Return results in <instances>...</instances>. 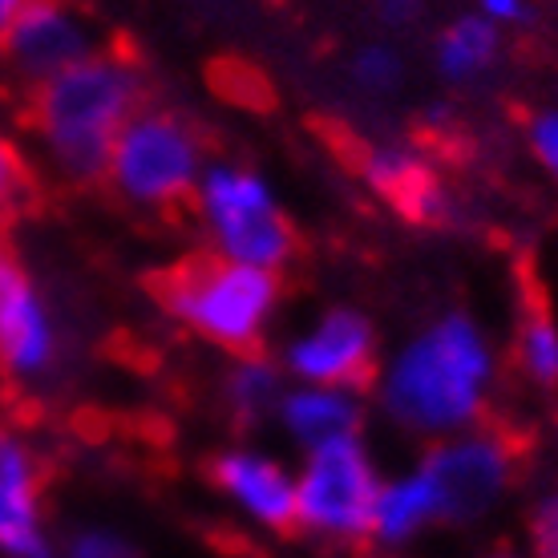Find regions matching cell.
I'll return each instance as SVG.
<instances>
[{"mask_svg": "<svg viewBox=\"0 0 558 558\" xmlns=\"http://www.w3.org/2000/svg\"><path fill=\"white\" fill-rule=\"evenodd\" d=\"M502 389V349L470 312H441L377 364L373 405L413 441H441L486 425Z\"/></svg>", "mask_w": 558, "mask_h": 558, "instance_id": "1", "label": "cell"}, {"mask_svg": "<svg viewBox=\"0 0 558 558\" xmlns=\"http://www.w3.org/2000/svg\"><path fill=\"white\" fill-rule=\"evenodd\" d=\"M146 106V82L126 53L94 49L33 89L28 122L45 162L65 182H101L113 142Z\"/></svg>", "mask_w": 558, "mask_h": 558, "instance_id": "2", "label": "cell"}, {"mask_svg": "<svg viewBox=\"0 0 558 558\" xmlns=\"http://www.w3.org/2000/svg\"><path fill=\"white\" fill-rule=\"evenodd\" d=\"M283 283L276 271L203 255L162 279V307L182 332L223 352H252L276 328Z\"/></svg>", "mask_w": 558, "mask_h": 558, "instance_id": "3", "label": "cell"}, {"mask_svg": "<svg viewBox=\"0 0 558 558\" xmlns=\"http://www.w3.org/2000/svg\"><path fill=\"white\" fill-rule=\"evenodd\" d=\"M191 215L207 252L227 264L283 271L295 259L300 235L276 186L247 162H210L191 195Z\"/></svg>", "mask_w": 558, "mask_h": 558, "instance_id": "4", "label": "cell"}, {"mask_svg": "<svg viewBox=\"0 0 558 558\" xmlns=\"http://www.w3.org/2000/svg\"><path fill=\"white\" fill-rule=\"evenodd\" d=\"M207 167V142L191 118L167 106H142L113 142L101 182H110L126 207L162 215L191 203Z\"/></svg>", "mask_w": 558, "mask_h": 558, "instance_id": "5", "label": "cell"}, {"mask_svg": "<svg viewBox=\"0 0 558 558\" xmlns=\"http://www.w3.org/2000/svg\"><path fill=\"white\" fill-rule=\"evenodd\" d=\"M380 465L364 437L300 453L295 526L324 543H364L373 526Z\"/></svg>", "mask_w": 558, "mask_h": 558, "instance_id": "6", "label": "cell"}, {"mask_svg": "<svg viewBox=\"0 0 558 558\" xmlns=\"http://www.w3.org/2000/svg\"><path fill=\"white\" fill-rule=\"evenodd\" d=\"M417 465L433 482L441 522L474 526L510 498L518 482V446L502 429L474 425L425 446V458Z\"/></svg>", "mask_w": 558, "mask_h": 558, "instance_id": "7", "label": "cell"}, {"mask_svg": "<svg viewBox=\"0 0 558 558\" xmlns=\"http://www.w3.org/2000/svg\"><path fill=\"white\" fill-rule=\"evenodd\" d=\"M279 368L292 385H340V389H361L364 380L377 377L380 340L373 320L361 307H324L304 328H295L283 349Z\"/></svg>", "mask_w": 558, "mask_h": 558, "instance_id": "8", "label": "cell"}, {"mask_svg": "<svg viewBox=\"0 0 558 558\" xmlns=\"http://www.w3.org/2000/svg\"><path fill=\"white\" fill-rule=\"evenodd\" d=\"M61 361V324L16 252L0 243V373L16 385H37Z\"/></svg>", "mask_w": 558, "mask_h": 558, "instance_id": "9", "label": "cell"}, {"mask_svg": "<svg viewBox=\"0 0 558 558\" xmlns=\"http://www.w3.org/2000/svg\"><path fill=\"white\" fill-rule=\"evenodd\" d=\"M210 486L227 510L255 531H288L295 526V465L255 446L239 441L210 458Z\"/></svg>", "mask_w": 558, "mask_h": 558, "instance_id": "10", "label": "cell"}, {"mask_svg": "<svg viewBox=\"0 0 558 558\" xmlns=\"http://www.w3.org/2000/svg\"><path fill=\"white\" fill-rule=\"evenodd\" d=\"M0 49L16 77L37 89L41 82L94 53L98 37L70 0H28L9 33L0 37Z\"/></svg>", "mask_w": 558, "mask_h": 558, "instance_id": "11", "label": "cell"}, {"mask_svg": "<svg viewBox=\"0 0 558 558\" xmlns=\"http://www.w3.org/2000/svg\"><path fill=\"white\" fill-rule=\"evenodd\" d=\"M0 555L53 558L45 518V465L25 433L0 421Z\"/></svg>", "mask_w": 558, "mask_h": 558, "instance_id": "12", "label": "cell"}, {"mask_svg": "<svg viewBox=\"0 0 558 558\" xmlns=\"http://www.w3.org/2000/svg\"><path fill=\"white\" fill-rule=\"evenodd\" d=\"M361 179L385 207L401 210L409 223H441L453 210L437 162L413 142H373L361 154Z\"/></svg>", "mask_w": 558, "mask_h": 558, "instance_id": "13", "label": "cell"}, {"mask_svg": "<svg viewBox=\"0 0 558 558\" xmlns=\"http://www.w3.org/2000/svg\"><path fill=\"white\" fill-rule=\"evenodd\" d=\"M271 421L288 437V446L307 453L364 437L368 401L361 389H340V385H288Z\"/></svg>", "mask_w": 558, "mask_h": 558, "instance_id": "14", "label": "cell"}, {"mask_svg": "<svg viewBox=\"0 0 558 558\" xmlns=\"http://www.w3.org/2000/svg\"><path fill=\"white\" fill-rule=\"evenodd\" d=\"M433 526H441V506H437L433 482L425 477L421 465L380 477L368 543L385 546V550H401V546L417 543L421 534L433 531Z\"/></svg>", "mask_w": 558, "mask_h": 558, "instance_id": "15", "label": "cell"}, {"mask_svg": "<svg viewBox=\"0 0 558 558\" xmlns=\"http://www.w3.org/2000/svg\"><path fill=\"white\" fill-rule=\"evenodd\" d=\"M292 380L279 368L276 356L267 352H235V361L223 368L219 377V401H223V413L235 425H264V421L276 417L279 397Z\"/></svg>", "mask_w": 558, "mask_h": 558, "instance_id": "16", "label": "cell"}, {"mask_svg": "<svg viewBox=\"0 0 558 558\" xmlns=\"http://www.w3.org/2000/svg\"><path fill=\"white\" fill-rule=\"evenodd\" d=\"M502 28H494L486 16L465 13L453 16L433 45V65L449 85H477L498 70L502 61Z\"/></svg>", "mask_w": 558, "mask_h": 558, "instance_id": "17", "label": "cell"}, {"mask_svg": "<svg viewBox=\"0 0 558 558\" xmlns=\"http://www.w3.org/2000/svg\"><path fill=\"white\" fill-rule=\"evenodd\" d=\"M510 361H514V373L531 389H558V320L546 307H526L518 316Z\"/></svg>", "mask_w": 558, "mask_h": 558, "instance_id": "18", "label": "cell"}, {"mask_svg": "<svg viewBox=\"0 0 558 558\" xmlns=\"http://www.w3.org/2000/svg\"><path fill=\"white\" fill-rule=\"evenodd\" d=\"M349 82L364 98H389L392 89L405 82V57L385 41L364 45V49H356V57H352Z\"/></svg>", "mask_w": 558, "mask_h": 558, "instance_id": "19", "label": "cell"}, {"mask_svg": "<svg viewBox=\"0 0 558 558\" xmlns=\"http://www.w3.org/2000/svg\"><path fill=\"white\" fill-rule=\"evenodd\" d=\"M526 555L558 558V486L543 489L526 514Z\"/></svg>", "mask_w": 558, "mask_h": 558, "instance_id": "20", "label": "cell"}, {"mask_svg": "<svg viewBox=\"0 0 558 558\" xmlns=\"http://www.w3.org/2000/svg\"><path fill=\"white\" fill-rule=\"evenodd\" d=\"M526 150H531V158L538 162L546 179L558 186V106L538 110L526 122Z\"/></svg>", "mask_w": 558, "mask_h": 558, "instance_id": "21", "label": "cell"}, {"mask_svg": "<svg viewBox=\"0 0 558 558\" xmlns=\"http://www.w3.org/2000/svg\"><path fill=\"white\" fill-rule=\"evenodd\" d=\"M65 558H138V550L122 538L118 531H106V526H89L70 543Z\"/></svg>", "mask_w": 558, "mask_h": 558, "instance_id": "22", "label": "cell"}, {"mask_svg": "<svg viewBox=\"0 0 558 558\" xmlns=\"http://www.w3.org/2000/svg\"><path fill=\"white\" fill-rule=\"evenodd\" d=\"M25 191H28L25 162H21V154H16L13 142L0 134V215H9V210L25 198Z\"/></svg>", "mask_w": 558, "mask_h": 558, "instance_id": "23", "label": "cell"}, {"mask_svg": "<svg viewBox=\"0 0 558 558\" xmlns=\"http://www.w3.org/2000/svg\"><path fill=\"white\" fill-rule=\"evenodd\" d=\"M477 16H486L494 28H518L531 21V0H477Z\"/></svg>", "mask_w": 558, "mask_h": 558, "instance_id": "24", "label": "cell"}, {"mask_svg": "<svg viewBox=\"0 0 558 558\" xmlns=\"http://www.w3.org/2000/svg\"><path fill=\"white\" fill-rule=\"evenodd\" d=\"M421 16V0H380V21L389 28H409Z\"/></svg>", "mask_w": 558, "mask_h": 558, "instance_id": "25", "label": "cell"}, {"mask_svg": "<svg viewBox=\"0 0 558 558\" xmlns=\"http://www.w3.org/2000/svg\"><path fill=\"white\" fill-rule=\"evenodd\" d=\"M25 4H28V0H0V37L9 33V25L21 16V9H25Z\"/></svg>", "mask_w": 558, "mask_h": 558, "instance_id": "26", "label": "cell"}, {"mask_svg": "<svg viewBox=\"0 0 558 558\" xmlns=\"http://www.w3.org/2000/svg\"><path fill=\"white\" fill-rule=\"evenodd\" d=\"M482 558H531V555H522V550H494V555H482Z\"/></svg>", "mask_w": 558, "mask_h": 558, "instance_id": "27", "label": "cell"}]
</instances>
